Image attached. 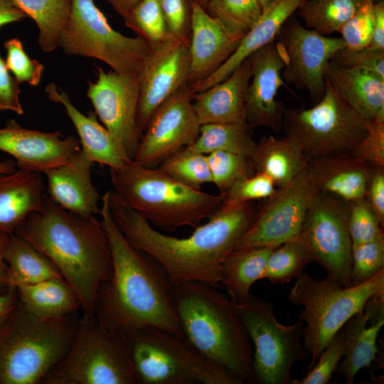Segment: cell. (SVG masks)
<instances>
[{
	"mask_svg": "<svg viewBox=\"0 0 384 384\" xmlns=\"http://www.w3.org/2000/svg\"><path fill=\"white\" fill-rule=\"evenodd\" d=\"M191 1H196V3H198L199 5H201L206 9L208 4L209 3L210 0H191Z\"/></svg>",
	"mask_w": 384,
	"mask_h": 384,
	"instance_id": "cell-60",
	"label": "cell"
},
{
	"mask_svg": "<svg viewBox=\"0 0 384 384\" xmlns=\"http://www.w3.org/2000/svg\"><path fill=\"white\" fill-rule=\"evenodd\" d=\"M374 166L351 152L319 156L308 161L307 168L318 191L336 196L347 202L365 197Z\"/></svg>",
	"mask_w": 384,
	"mask_h": 384,
	"instance_id": "cell-26",
	"label": "cell"
},
{
	"mask_svg": "<svg viewBox=\"0 0 384 384\" xmlns=\"http://www.w3.org/2000/svg\"><path fill=\"white\" fill-rule=\"evenodd\" d=\"M190 85L166 100L152 114L133 160L155 168L164 160L193 144L201 124L193 108Z\"/></svg>",
	"mask_w": 384,
	"mask_h": 384,
	"instance_id": "cell-16",
	"label": "cell"
},
{
	"mask_svg": "<svg viewBox=\"0 0 384 384\" xmlns=\"http://www.w3.org/2000/svg\"><path fill=\"white\" fill-rule=\"evenodd\" d=\"M19 302L16 288L0 295V327L6 321Z\"/></svg>",
	"mask_w": 384,
	"mask_h": 384,
	"instance_id": "cell-55",
	"label": "cell"
},
{
	"mask_svg": "<svg viewBox=\"0 0 384 384\" xmlns=\"http://www.w3.org/2000/svg\"><path fill=\"white\" fill-rule=\"evenodd\" d=\"M127 337L139 384H241L183 336L145 327Z\"/></svg>",
	"mask_w": 384,
	"mask_h": 384,
	"instance_id": "cell-8",
	"label": "cell"
},
{
	"mask_svg": "<svg viewBox=\"0 0 384 384\" xmlns=\"http://www.w3.org/2000/svg\"><path fill=\"white\" fill-rule=\"evenodd\" d=\"M100 215L111 250L112 272L98 292L95 313L98 323L126 336L145 327L184 336L167 272L155 259L126 240L112 215L105 193Z\"/></svg>",
	"mask_w": 384,
	"mask_h": 384,
	"instance_id": "cell-2",
	"label": "cell"
},
{
	"mask_svg": "<svg viewBox=\"0 0 384 384\" xmlns=\"http://www.w3.org/2000/svg\"><path fill=\"white\" fill-rule=\"evenodd\" d=\"M41 384H139L127 337L106 330L95 316L79 318L65 356Z\"/></svg>",
	"mask_w": 384,
	"mask_h": 384,
	"instance_id": "cell-9",
	"label": "cell"
},
{
	"mask_svg": "<svg viewBox=\"0 0 384 384\" xmlns=\"http://www.w3.org/2000/svg\"><path fill=\"white\" fill-rule=\"evenodd\" d=\"M16 288L24 309L41 319H60L76 314L81 309L77 293L63 277Z\"/></svg>",
	"mask_w": 384,
	"mask_h": 384,
	"instance_id": "cell-31",
	"label": "cell"
},
{
	"mask_svg": "<svg viewBox=\"0 0 384 384\" xmlns=\"http://www.w3.org/2000/svg\"><path fill=\"white\" fill-rule=\"evenodd\" d=\"M97 69V79L89 82L87 97L103 126L125 155L133 159L142 136L137 122L139 77Z\"/></svg>",
	"mask_w": 384,
	"mask_h": 384,
	"instance_id": "cell-17",
	"label": "cell"
},
{
	"mask_svg": "<svg viewBox=\"0 0 384 384\" xmlns=\"http://www.w3.org/2000/svg\"><path fill=\"white\" fill-rule=\"evenodd\" d=\"M78 321L76 314L41 319L18 302L0 327V384L41 383L67 354Z\"/></svg>",
	"mask_w": 384,
	"mask_h": 384,
	"instance_id": "cell-6",
	"label": "cell"
},
{
	"mask_svg": "<svg viewBox=\"0 0 384 384\" xmlns=\"http://www.w3.org/2000/svg\"><path fill=\"white\" fill-rule=\"evenodd\" d=\"M257 142L246 123H211L201 125L199 134L187 149L208 154L227 151L250 157Z\"/></svg>",
	"mask_w": 384,
	"mask_h": 384,
	"instance_id": "cell-34",
	"label": "cell"
},
{
	"mask_svg": "<svg viewBox=\"0 0 384 384\" xmlns=\"http://www.w3.org/2000/svg\"><path fill=\"white\" fill-rule=\"evenodd\" d=\"M206 10L226 26L247 32L262 14L257 0H210Z\"/></svg>",
	"mask_w": 384,
	"mask_h": 384,
	"instance_id": "cell-41",
	"label": "cell"
},
{
	"mask_svg": "<svg viewBox=\"0 0 384 384\" xmlns=\"http://www.w3.org/2000/svg\"><path fill=\"white\" fill-rule=\"evenodd\" d=\"M251 75L247 58L223 80L193 93L192 105L199 124L246 122L245 92Z\"/></svg>",
	"mask_w": 384,
	"mask_h": 384,
	"instance_id": "cell-24",
	"label": "cell"
},
{
	"mask_svg": "<svg viewBox=\"0 0 384 384\" xmlns=\"http://www.w3.org/2000/svg\"><path fill=\"white\" fill-rule=\"evenodd\" d=\"M191 1L189 84L191 86L220 68L234 53L247 32L231 29L210 16L198 3Z\"/></svg>",
	"mask_w": 384,
	"mask_h": 384,
	"instance_id": "cell-21",
	"label": "cell"
},
{
	"mask_svg": "<svg viewBox=\"0 0 384 384\" xmlns=\"http://www.w3.org/2000/svg\"><path fill=\"white\" fill-rule=\"evenodd\" d=\"M250 341L254 346L253 370L255 383L293 384L291 370L297 361L306 358L302 343L304 323L281 324L273 306L251 294L243 303L235 304Z\"/></svg>",
	"mask_w": 384,
	"mask_h": 384,
	"instance_id": "cell-12",
	"label": "cell"
},
{
	"mask_svg": "<svg viewBox=\"0 0 384 384\" xmlns=\"http://www.w3.org/2000/svg\"><path fill=\"white\" fill-rule=\"evenodd\" d=\"M317 189L307 166L257 206L252 222L233 252L277 247L296 238Z\"/></svg>",
	"mask_w": 384,
	"mask_h": 384,
	"instance_id": "cell-14",
	"label": "cell"
},
{
	"mask_svg": "<svg viewBox=\"0 0 384 384\" xmlns=\"http://www.w3.org/2000/svg\"><path fill=\"white\" fill-rule=\"evenodd\" d=\"M325 75L337 94L366 121L384 119V80L370 71L330 60Z\"/></svg>",
	"mask_w": 384,
	"mask_h": 384,
	"instance_id": "cell-27",
	"label": "cell"
},
{
	"mask_svg": "<svg viewBox=\"0 0 384 384\" xmlns=\"http://www.w3.org/2000/svg\"><path fill=\"white\" fill-rule=\"evenodd\" d=\"M112 9L124 19L140 0H105Z\"/></svg>",
	"mask_w": 384,
	"mask_h": 384,
	"instance_id": "cell-57",
	"label": "cell"
},
{
	"mask_svg": "<svg viewBox=\"0 0 384 384\" xmlns=\"http://www.w3.org/2000/svg\"><path fill=\"white\" fill-rule=\"evenodd\" d=\"M93 163L81 149L66 163L46 171L48 198L83 216L100 214V195L91 179Z\"/></svg>",
	"mask_w": 384,
	"mask_h": 384,
	"instance_id": "cell-23",
	"label": "cell"
},
{
	"mask_svg": "<svg viewBox=\"0 0 384 384\" xmlns=\"http://www.w3.org/2000/svg\"><path fill=\"white\" fill-rule=\"evenodd\" d=\"M27 16L12 0H0V28L6 24L17 22Z\"/></svg>",
	"mask_w": 384,
	"mask_h": 384,
	"instance_id": "cell-54",
	"label": "cell"
},
{
	"mask_svg": "<svg viewBox=\"0 0 384 384\" xmlns=\"http://www.w3.org/2000/svg\"><path fill=\"white\" fill-rule=\"evenodd\" d=\"M366 200L376 213L382 226L384 225V167L374 166L370 173L366 189Z\"/></svg>",
	"mask_w": 384,
	"mask_h": 384,
	"instance_id": "cell-52",
	"label": "cell"
},
{
	"mask_svg": "<svg viewBox=\"0 0 384 384\" xmlns=\"http://www.w3.org/2000/svg\"><path fill=\"white\" fill-rule=\"evenodd\" d=\"M306 1L275 0L263 9L234 53L210 75L191 85L193 92L203 91L223 80L254 52L273 42L284 23Z\"/></svg>",
	"mask_w": 384,
	"mask_h": 384,
	"instance_id": "cell-25",
	"label": "cell"
},
{
	"mask_svg": "<svg viewBox=\"0 0 384 384\" xmlns=\"http://www.w3.org/2000/svg\"><path fill=\"white\" fill-rule=\"evenodd\" d=\"M331 60L344 68L370 71L384 80V50L368 47L351 50L344 47L338 50Z\"/></svg>",
	"mask_w": 384,
	"mask_h": 384,
	"instance_id": "cell-49",
	"label": "cell"
},
{
	"mask_svg": "<svg viewBox=\"0 0 384 384\" xmlns=\"http://www.w3.org/2000/svg\"><path fill=\"white\" fill-rule=\"evenodd\" d=\"M0 150L11 155L18 169L44 173L66 163L81 148L73 136L26 129L9 119L0 128Z\"/></svg>",
	"mask_w": 384,
	"mask_h": 384,
	"instance_id": "cell-20",
	"label": "cell"
},
{
	"mask_svg": "<svg viewBox=\"0 0 384 384\" xmlns=\"http://www.w3.org/2000/svg\"><path fill=\"white\" fill-rule=\"evenodd\" d=\"M251 78L245 92L246 123L253 129L266 127L275 132L282 129L283 103L277 94L284 85V65L280 46L274 41L254 52L248 58Z\"/></svg>",
	"mask_w": 384,
	"mask_h": 384,
	"instance_id": "cell-19",
	"label": "cell"
},
{
	"mask_svg": "<svg viewBox=\"0 0 384 384\" xmlns=\"http://www.w3.org/2000/svg\"><path fill=\"white\" fill-rule=\"evenodd\" d=\"M373 4L380 2V1H384V0H370Z\"/></svg>",
	"mask_w": 384,
	"mask_h": 384,
	"instance_id": "cell-61",
	"label": "cell"
},
{
	"mask_svg": "<svg viewBox=\"0 0 384 384\" xmlns=\"http://www.w3.org/2000/svg\"><path fill=\"white\" fill-rule=\"evenodd\" d=\"M105 194L112 215L126 240L155 259L174 286L196 281L216 287L223 262L250 226L257 208L253 201L235 204L223 201L191 235L177 238L156 230L113 190Z\"/></svg>",
	"mask_w": 384,
	"mask_h": 384,
	"instance_id": "cell-1",
	"label": "cell"
},
{
	"mask_svg": "<svg viewBox=\"0 0 384 384\" xmlns=\"http://www.w3.org/2000/svg\"><path fill=\"white\" fill-rule=\"evenodd\" d=\"M276 38L284 55V82L305 90L317 103L325 92L326 65L338 50L346 47L344 42L341 38L322 35L290 18Z\"/></svg>",
	"mask_w": 384,
	"mask_h": 384,
	"instance_id": "cell-15",
	"label": "cell"
},
{
	"mask_svg": "<svg viewBox=\"0 0 384 384\" xmlns=\"http://www.w3.org/2000/svg\"><path fill=\"white\" fill-rule=\"evenodd\" d=\"M117 196L149 223L168 231L184 226L196 228L222 205L223 196L205 193L170 176L159 168L129 159L110 169Z\"/></svg>",
	"mask_w": 384,
	"mask_h": 384,
	"instance_id": "cell-5",
	"label": "cell"
},
{
	"mask_svg": "<svg viewBox=\"0 0 384 384\" xmlns=\"http://www.w3.org/2000/svg\"><path fill=\"white\" fill-rule=\"evenodd\" d=\"M384 236L352 245L351 285L363 283L384 269Z\"/></svg>",
	"mask_w": 384,
	"mask_h": 384,
	"instance_id": "cell-42",
	"label": "cell"
},
{
	"mask_svg": "<svg viewBox=\"0 0 384 384\" xmlns=\"http://www.w3.org/2000/svg\"><path fill=\"white\" fill-rule=\"evenodd\" d=\"M16 163L12 160L0 161V174H11L16 169Z\"/></svg>",
	"mask_w": 384,
	"mask_h": 384,
	"instance_id": "cell-58",
	"label": "cell"
},
{
	"mask_svg": "<svg viewBox=\"0 0 384 384\" xmlns=\"http://www.w3.org/2000/svg\"><path fill=\"white\" fill-rule=\"evenodd\" d=\"M344 340L340 330L321 352L309 373L293 384H326L335 372L343 354Z\"/></svg>",
	"mask_w": 384,
	"mask_h": 384,
	"instance_id": "cell-46",
	"label": "cell"
},
{
	"mask_svg": "<svg viewBox=\"0 0 384 384\" xmlns=\"http://www.w3.org/2000/svg\"><path fill=\"white\" fill-rule=\"evenodd\" d=\"M123 20L128 28L145 40L154 50L173 38L159 0H140Z\"/></svg>",
	"mask_w": 384,
	"mask_h": 384,
	"instance_id": "cell-38",
	"label": "cell"
},
{
	"mask_svg": "<svg viewBox=\"0 0 384 384\" xmlns=\"http://www.w3.org/2000/svg\"><path fill=\"white\" fill-rule=\"evenodd\" d=\"M262 10L265 9L266 7H267L269 5H270L272 3H273L275 0H257Z\"/></svg>",
	"mask_w": 384,
	"mask_h": 384,
	"instance_id": "cell-59",
	"label": "cell"
},
{
	"mask_svg": "<svg viewBox=\"0 0 384 384\" xmlns=\"http://www.w3.org/2000/svg\"><path fill=\"white\" fill-rule=\"evenodd\" d=\"M177 181L196 189L211 183L207 155L186 147L164 160L158 167Z\"/></svg>",
	"mask_w": 384,
	"mask_h": 384,
	"instance_id": "cell-39",
	"label": "cell"
},
{
	"mask_svg": "<svg viewBox=\"0 0 384 384\" xmlns=\"http://www.w3.org/2000/svg\"><path fill=\"white\" fill-rule=\"evenodd\" d=\"M159 2L172 37L190 38L191 0H159Z\"/></svg>",
	"mask_w": 384,
	"mask_h": 384,
	"instance_id": "cell-50",
	"label": "cell"
},
{
	"mask_svg": "<svg viewBox=\"0 0 384 384\" xmlns=\"http://www.w3.org/2000/svg\"><path fill=\"white\" fill-rule=\"evenodd\" d=\"M4 48L6 50V65L18 82L38 85L44 66L38 60L28 56L18 38H14L6 41Z\"/></svg>",
	"mask_w": 384,
	"mask_h": 384,
	"instance_id": "cell-45",
	"label": "cell"
},
{
	"mask_svg": "<svg viewBox=\"0 0 384 384\" xmlns=\"http://www.w3.org/2000/svg\"><path fill=\"white\" fill-rule=\"evenodd\" d=\"M206 155L211 183L222 195L236 182L255 173L250 157L227 151H214Z\"/></svg>",
	"mask_w": 384,
	"mask_h": 384,
	"instance_id": "cell-40",
	"label": "cell"
},
{
	"mask_svg": "<svg viewBox=\"0 0 384 384\" xmlns=\"http://www.w3.org/2000/svg\"><path fill=\"white\" fill-rule=\"evenodd\" d=\"M9 288L63 277L55 265L28 241L10 234L4 252Z\"/></svg>",
	"mask_w": 384,
	"mask_h": 384,
	"instance_id": "cell-32",
	"label": "cell"
},
{
	"mask_svg": "<svg viewBox=\"0 0 384 384\" xmlns=\"http://www.w3.org/2000/svg\"><path fill=\"white\" fill-rule=\"evenodd\" d=\"M41 174L18 169L0 174V232L14 233L31 213L41 210L46 196Z\"/></svg>",
	"mask_w": 384,
	"mask_h": 384,
	"instance_id": "cell-29",
	"label": "cell"
},
{
	"mask_svg": "<svg viewBox=\"0 0 384 384\" xmlns=\"http://www.w3.org/2000/svg\"><path fill=\"white\" fill-rule=\"evenodd\" d=\"M277 188L269 176L255 172L233 185L223 195V202L235 204L264 200L273 195Z\"/></svg>",
	"mask_w": 384,
	"mask_h": 384,
	"instance_id": "cell-47",
	"label": "cell"
},
{
	"mask_svg": "<svg viewBox=\"0 0 384 384\" xmlns=\"http://www.w3.org/2000/svg\"><path fill=\"white\" fill-rule=\"evenodd\" d=\"M19 83L7 68L5 60L0 55V111L11 110L23 114V110L19 100Z\"/></svg>",
	"mask_w": 384,
	"mask_h": 384,
	"instance_id": "cell-51",
	"label": "cell"
},
{
	"mask_svg": "<svg viewBox=\"0 0 384 384\" xmlns=\"http://www.w3.org/2000/svg\"><path fill=\"white\" fill-rule=\"evenodd\" d=\"M384 292V269L368 281L344 287L329 277L316 279L302 272L291 288L289 298L302 306L303 344L310 355L308 370L333 337L373 296Z\"/></svg>",
	"mask_w": 384,
	"mask_h": 384,
	"instance_id": "cell-7",
	"label": "cell"
},
{
	"mask_svg": "<svg viewBox=\"0 0 384 384\" xmlns=\"http://www.w3.org/2000/svg\"><path fill=\"white\" fill-rule=\"evenodd\" d=\"M45 91L50 101L63 105L78 134L81 149L93 162L118 169L129 159L110 132L98 122L95 113L83 114L73 105L67 93L53 82L48 85Z\"/></svg>",
	"mask_w": 384,
	"mask_h": 384,
	"instance_id": "cell-28",
	"label": "cell"
},
{
	"mask_svg": "<svg viewBox=\"0 0 384 384\" xmlns=\"http://www.w3.org/2000/svg\"><path fill=\"white\" fill-rule=\"evenodd\" d=\"M58 47L68 55L97 59L123 75L139 77L154 49L139 36L115 31L93 0H72Z\"/></svg>",
	"mask_w": 384,
	"mask_h": 384,
	"instance_id": "cell-10",
	"label": "cell"
},
{
	"mask_svg": "<svg viewBox=\"0 0 384 384\" xmlns=\"http://www.w3.org/2000/svg\"><path fill=\"white\" fill-rule=\"evenodd\" d=\"M250 159L255 171L269 176L278 188L288 184L308 163L297 144L287 137L265 136L256 144Z\"/></svg>",
	"mask_w": 384,
	"mask_h": 384,
	"instance_id": "cell-30",
	"label": "cell"
},
{
	"mask_svg": "<svg viewBox=\"0 0 384 384\" xmlns=\"http://www.w3.org/2000/svg\"><path fill=\"white\" fill-rule=\"evenodd\" d=\"M368 47L384 50V1L374 4L373 33Z\"/></svg>",
	"mask_w": 384,
	"mask_h": 384,
	"instance_id": "cell-53",
	"label": "cell"
},
{
	"mask_svg": "<svg viewBox=\"0 0 384 384\" xmlns=\"http://www.w3.org/2000/svg\"><path fill=\"white\" fill-rule=\"evenodd\" d=\"M350 152L372 166L384 167V119L367 121L365 135Z\"/></svg>",
	"mask_w": 384,
	"mask_h": 384,
	"instance_id": "cell-48",
	"label": "cell"
},
{
	"mask_svg": "<svg viewBox=\"0 0 384 384\" xmlns=\"http://www.w3.org/2000/svg\"><path fill=\"white\" fill-rule=\"evenodd\" d=\"M175 308L186 339L241 384L255 383L250 340L229 297L206 283L174 286Z\"/></svg>",
	"mask_w": 384,
	"mask_h": 384,
	"instance_id": "cell-4",
	"label": "cell"
},
{
	"mask_svg": "<svg viewBox=\"0 0 384 384\" xmlns=\"http://www.w3.org/2000/svg\"><path fill=\"white\" fill-rule=\"evenodd\" d=\"M10 234L11 233L0 232V295L5 294L11 289L7 283L8 266L4 260V252Z\"/></svg>",
	"mask_w": 384,
	"mask_h": 384,
	"instance_id": "cell-56",
	"label": "cell"
},
{
	"mask_svg": "<svg viewBox=\"0 0 384 384\" xmlns=\"http://www.w3.org/2000/svg\"><path fill=\"white\" fill-rule=\"evenodd\" d=\"M58 269L77 293L82 314L95 316L98 292L112 272L109 240L101 221L60 207L45 196L14 233Z\"/></svg>",
	"mask_w": 384,
	"mask_h": 384,
	"instance_id": "cell-3",
	"label": "cell"
},
{
	"mask_svg": "<svg viewBox=\"0 0 384 384\" xmlns=\"http://www.w3.org/2000/svg\"><path fill=\"white\" fill-rule=\"evenodd\" d=\"M310 262L311 257L306 247L295 238L292 239L272 250L262 279L283 284L297 278Z\"/></svg>",
	"mask_w": 384,
	"mask_h": 384,
	"instance_id": "cell-37",
	"label": "cell"
},
{
	"mask_svg": "<svg viewBox=\"0 0 384 384\" xmlns=\"http://www.w3.org/2000/svg\"><path fill=\"white\" fill-rule=\"evenodd\" d=\"M365 0H306L297 10L304 26L324 36L337 32Z\"/></svg>",
	"mask_w": 384,
	"mask_h": 384,
	"instance_id": "cell-36",
	"label": "cell"
},
{
	"mask_svg": "<svg viewBox=\"0 0 384 384\" xmlns=\"http://www.w3.org/2000/svg\"><path fill=\"white\" fill-rule=\"evenodd\" d=\"M373 6L370 0H365L337 31L347 48L358 50L368 46L373 33Z\"/></svg>",
	"mask_w": 384,
	"mask_h": 384,
	"instance_id": "cell-44",
	"label": "cell"
},
{
	"mask_svg": "<svg viewBox=\"0 0 384 384\" xmlns=\"http://www.w3.org/2000/svg\"><path fill=\"white\" fill-rule=\"evenodd\" d=\"M384 325V292L370 298L364 308L352 316L341 329L344 340L343 360L335 370L347 384L356 373L369 367L378 353L377 338Z\"/></svg>",
	"mask_w": 384,
	"mask_h": 384,
	"instance_id": "cell-22",
	"label": "cell"
},
{
	"mask_svg": "<svg viewBox=\"0 0 384 384\" xmlns=\"http://www.w3.org/2000/svg\"><path fill=\"white\" fill-rule=\"evenodd\" d=\"M274 247L233 252L224 260L220 267V283L233 303L241 304L250 298L251 287L262 279L268 257Z\"/></svg>",
	"mask_w": 384,
	"mask_h": 384,
	"instance_id": "cell-33",
	"label": "cell"
},
{
	"mask_svg": "<svg viewBox=\"0 0 384 384\" xmlns=\"http://www.w3.org/2000/svg\"><path fill=\"white\" fill-rule=\"evenodd\" d=\"M383 228L365 198L349 203L348 229L352 245L383 237Z\"/></svg>",
	"mask_w": 384,
	"mask_h": 384,
	"instance_id": "cell-43",
	"label": "cell"
},
{
	"mask_svg": "<svg viewBox=\"0 0 384 384\" xmlns=\"http://www.w3.org/2000/svg\"><path fill=\"white\" fill-rule=\"evenodd\" d=\"M189 38H171L154 49L139 76L137 122L142 133L154 112L189 84Z\"/></svg>",
	"mask_w": 384,
	"mask_h": 384,
	"instance_id": "cell-18",
	"label": "cell"
},
{
	"mask_svg": "<svg viewBox=\"0 0 384 384\" xmlns=\"http://www.w3.org/2000/svg\"><path fill=\"white\" fill-rule=\"evenodd\" d=\"M367 121L336 92L326 78L323 97L309 109L284 108L282 129L311 159L350 152L363 137Z\"/></svg>",
	"mask_w": 384,
	"mask_h": 384,
	"instance_id": "cell-11",
	"label": "cell"
},
{
	"mask_svg": "<svg viewBox=\"0 0 384 384\" xmlns=\"http://www.w3.org/2000/svg\"><path fill=\"white\" fill-rule=\"evenodd\" d=\"M12 1L36 23L41 48L44 52L55 50L70 17L72 0Z\"/></svg>",
	"mask_w": 384,
	"mask_h": 384,
	"instance_id": "cell-35",
	"label": "cell"
},
{
	"mask_svg": "<svg viewBox=\"0 0 384 384\" xmlns=\"http://www.w3.org/2000/svg\"><path fill=\"white\" fill-rule=\"evenodd\" d=\"M349 202L317 191L294 238L321 265L326 277L339 284L351 283L352 241L348 229Z\"/></svg>",
	"mask_w": 384,
	"mask_h": 384,
	"instance_id": "cell-13",
	"label": "cell"
}]
</instances>
